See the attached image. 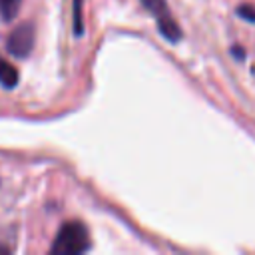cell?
<instances>
[{
    "instance_id": "7",
    "label": "cell",
    "mask_w": 255,
    "mask_h": 255,
    "mask_svg": "<svg viewBox=\"0 0 255 255\" xmlns=\"http://www.w3.org/2000/svg\"><path fill=\"white\" fill-rule=\"evenodd\" d=\"M76 10H74V24H76V34H82V22H80V0H74Z\"/></svg>"
},
{
    "instance_id": "5",
    "label": "cell",
    "mask_w": 255,
    "mask_h": 255,
    "mask_svg": "<svg viewBox=\"0 0 255 255\" xmlns=\"http://www.w3.org/2000/svg\"><path fill=\"white\" fill-rule=\"evenodd\" d=\"M22 0H0V14L4 20H12L20 10Z\"/></svg>"
},
{
    "instance_id": "2",
    "label": "cell",
    "mask_w": 255,
    "mask_h": 255,
    "mask_svg": "<svg viewBox=\"0 0 255 255\" xmlns=\"http://www.w3.org/2000/svg\"><path fill=\"white\" fill-rule=\"evenodd\" d=\"M141 4L153 14L155 22H157V30L159 34L169 40V42H177L181 38V28L177 26V22L171 18V12L165 4V0H141Z\"/></svg>"
},
{
    "instance_id": "6",
    "label": "cell",
    "mask_w": 255,
    "mask_h": 255,
    "mask_svg": "<svg viewBox=\"0 0 255 255\" xmlns=\"http://www.w3.org/2000/svg\"><path fill=\"white\" fill-rule=\"evenodd\" d=\"M237 14H239L241 18L249 20V22H255V8H253V6L243 4V6H239V8H237Z\"/></svg>"
},
{
    "instance_id": "1",
    "label": "cell",
    "mask_w": 255,
    "mask_h": 255,
    "mask_svg": "<svg viewBox=\"0 0 255 255\" xmlns=\"http://www.w3.org/2000/svg\"><path fill=\"white\" fill-rule=\"evenodd\" d=\"M90 249V235L84 223L80 221H68L60 227L50 253L54 255H78Z\"/></svg>"
},
{
    "instance_id": "4",
    "label": "cell",
    "mask_w": 255,
    "mask_h": 255,
    "mask_svg": "<svg viewBox=\"0 0 255 255\" xmlns=\"http://www.w3.org/2000/svg\"><path fill=\"white\" fill-rule=\"evenodd\" d=\"M0 84L4 88H14L18 84V70L4 58H0Z\"/></svg>"
},
{
    "instance_id": "3",
    "label": "cell",
    "mask_w": 255,
    "mask_h": 255,
    "mask_svg": "<svg viewBox=\"0 0 255 255\" xmlns=\"http://www.w3.org/2000/svg\"><path fill=\"white\" fill-rule=\"evenodd\" d=\"M8 52L16 58H24L32 52V46H34V26L30 22L26 24H20L18 28L12 30V34L8 36Z\"/></svg>"
}]
</instances>
